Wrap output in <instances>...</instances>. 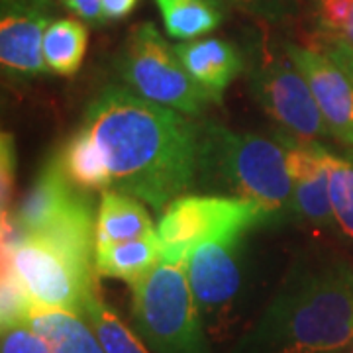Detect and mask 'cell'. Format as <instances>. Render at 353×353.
I'll list each match as a JSON object with an SVG mask.
<instances>
[{
  "label": "cell",
  "instance_id": "obj_8",
  "mask_svg": "<svg viewBox=\"0 0 353 353\" xmlns=\"http://www.w3.org/2000/svg\"><path fill=\"white\" fill-rule=\"evenodd\" d=\"M263 224H269V220L255 202L220 194L179 196L159 218L157 236L161 241V259L185 265L187 253L202 241L245 234Z\"/></svg>",
  "mask_w": 353,
  "mask_h": 353
},
{
  "label": "cell",
  "instance_id": "obj_2",
  "mask_svg": "<svg viewBox=\"0 0 353 353\" xmlns=\"http://www.w3.org/2000/svg\"><path fill=\"white\" fill-rule=\"evenodd\" d=\"M353 343V267L294 271L245 340L243 353H338Z\"/></svg>",
  "mask_w": 353,
  "mask_h": 353
},
{
  "label": "cell",
  "instance_id": "obj_23",
  "mask_svg": "<svg viewBox=\"0 0 353 353\" xmlns=\"http://www.w3.org/2000/svg\"><path fill=\"white\" fill-rule=\"evenodd\" d=\"M326 167L336 224L353 240V152L347 155H336L326 148Z\"/></svg>",
  "mask_w": 353,
  "mask_h": 353
},
{
  "label": "cell",
  "instance_id": "obj_29",
  "mask_svg": "<svg viewBox=\"0 0 353 353\" xmlns=\"http://www.w3.org/2000/svg\"><path fill=\"white\" fill-rule=\"evenodd\" d=\"M136 4H138V0H102L101 6L104 24L128 18L132 14V10L136 8Z\"/></svg>",
  "mask_w": 353,
  "mask_h": 353
},
{
  "label": "cell",
  "instance_id": "obj_17",
  "mask_svg": "<svg viewBox=\"0 0 353 353\" xmlns=\"http://www.w3.org/2000/svg\"><path fill=\"white\" fill-rule=\"evenodd\" d=\"M26 324L48 343L51 353H106L92 326L83 322V316L36 308Z\"/></svg>",
  "mask_w": 353,
  "mask_h": 353
},
{
  "label": "cell",
  "instance_id": "obj_9",
  "mask_svg": "<svg viewBox=\"0 0 353 353\" xmlns=\"http://www.w3.org/2000/svg\"><path fill=\"white\" fill-rule=\"evenodd\" d=\"M250 88L257 104L285 134L304 141L330 136L314 94L290 57L261 59L250 73Z\"/></svg>",
  "mask_w": 353,
  "mask_h": 353
},
{
  "label": "cell",
  "instance_id": "obj_19",
  "mask_svg": "<svg viewBox=\"0 0 353 353\" xmlns=\"http://www.w3.org/2000/svg\"><path fill=\"white\" fill-rule=\"evenodd\" d=\"M59 157L65 173L77 187L85 190L112 189L110 171L102 157L101 148L83 124L59 150Z\"/></svg>",
  "mask_w": 353,
  "mask_h": 353
},
{
  "label": "cell",
  "instance_id": "obj_28",
  "mask_svg": "<svg viewBox=\"0 0 353 353\" xmlns=\"http://www.w3.org/2000/svg\"><path fill=\"white\" fill-rule=\"evenodd\" d=\"M59 4H63L67 10L75 14L77 18H81L83 22L92 26L104 24L102 20V0H57Z\"/></svg>",
  "mask_w": 353,
  "mask_h": 353
},
{
  "label": "cell",
  "instance_id": "obj_12",
  "mask_svg": "<svg viewBox=\"0 0 353 353\" xmlns=\"http://www.w3.org/2000/svg\"><path fill=\"white\" fill-rule=\"evenodd\" d=\"M287 55L306 79L330 136L353 148V81L350 75L328 53L316 48L289 43Z\"/></svg>",
  "mask_w": 353,
  "mask_h": 353
},
{
  "label": "cell",
  "instance_id": "obj_18",
  "mask_svg": "<svg viewBox=\"0 0 353 353\" xmlns=\"http://www.w3.org/2000/svg\"><path fill=\"white\" fill-rule=\"evenodd\" d=\"M167 36L190 41L210 34L224 20V0H153Z\"/></svg>",
  "mask_w": 353,
  "mask_h": 353
},
{
  "label": "cell",
  "instance_id": "obj_11",
  "mask_svg": "<svg viewBox=\"0 0 353 353\" xmlns=\"http://www.w3.org/2000/svg\"><path fill=\"white\" fill-rule=\"evenodd\" d=\"M51 0H2L0 63L16 79H34L48 69L43 36L50 26Z\"/></svg>",
  "mask_w": 353,
  "mask_h": 353
},
{
  "label": "cell",
  "instance_id": "obj_24",
  "mask_svg": "<svg viewBox=\"0 0 353 353\" xmlns=\"http://www.w3.org/2000/svg\"><path fill=\"white\" fill-rule=\"evenodd\" d=\"M36 304L28 294L10 255L2 252V283H0V322L2 330L26 324Z\"/></svg>",
  "mask_w": 353,
  "mask_h": 353
},
{
  "label": "cell",
  "instance_id": "obj_1",
  "mask_svg": "<svg viewBox=\"0 0 353 353\" xmlns=\"http://www.w3.org/2000/svg\"><path fill=\"white\" fill-rule=\"evenodd\" d=\"M181 114L114 85L90 101L83 126L101 148L112 190L163 212L196 185L201 126Z\"/></svg>",
  "mask_w": 353,
  "mask_h": 353
},
{
  "label": "cell",
  "instance_id": "obj_4",
  "mask_svg": "<svg viewBox=\"0 0 353 353\" xmlns=\"http://www.w3.org/2000/svg\"><path fill=\"white\" fill-rule=\"evenodd\" d=\"M132 314L155 353H208L202 314L183 263L161 259L132 285Z\"/></svg>",
  "mask_w": 353,
  "mask_h": 353
},
{
  "label": "cell",
  "instance_id": "obj_20",
  "mask_svg": "<svg viewBox=\"0 0 353 353\" xmlns=\"http://www.w3.org/2000/svg\"><path fill=\"white\" fill-rule=\"evenodd\" d=\"M88 46V30L81 18L51 20L43 36V59L51 73L73 77L81 69Z\"/></svg>",
  "mask_w": 353,
  "mask_h": 353
},
{
  "label": "cell",
  "instance_id": "obj_25",
  "mask_svg": "<svg viewBox=\"0 0 353 353\" xmlns=\"http://www.w3.org/2000/svg\"><path fill=\"white\" fill-rule=\"evenodd\" d=\"M0 353H51L48 343L28 324L2 330Z\"/></svg>",
  "mask_w": 353,
  "mask_h": 353
},
{
  "label": "cell",
  "instance_id": "obj_6",
  "mask_svg": "<svg viewBox=\"0 0 353 353\" xmlns=\"http://www.w3.org/2000/svg\"><path fill=\"white\" fill-rule=\"evenodd\" d=\"M12 224L16 234H38L88 257L97 248L92 199L67 176L59 152L41 167Z\"/></svg>",
  "mask_w": 353,
  "mask_h": 353
},
{
  "label": "cell",
  "instance_id": "obj_27",
  "mask_svg": "<svg viewBox=\"0 0 353 353\" xmlns=\"http://www.w3.org/2000/svg\"><path fill=\"white\" fill-rule=\"evenodd\" d=\"M224 2L263 20H283L289 16V4L285 0H224Z\"/></svg>",
  "mask_w": 353,
  "mask_h": 353
},
{
  "label": "cell",
  "instance_id": "obj_16",
  "mask_svg": "<svg viewBox=\"0 0 353 353\" xmlns=\"http://www.w3.org/2000/svg\"><path fill=\"white\" fill-rule=\"evenodd\" d=\"M155 234L152 218L138 199L112 189L102 190L97 218V243L139 240Z\"/></svg>",
  "mask_w": 353,
  "mask_h": 353
},
{
  "label": "cell",
  "instance_id": "obj_30",
  "mask_svg": "<svg viewBox=\"0 0 353 353\" xmlns=\"http://www.w3.org/2000/svg\"><path fill=\"white\" fill-rule=\"evenodd\" d=\"M318 50V48H316ZM324 53H328L330 57L340 65L341 69L350 75V79L353 81V51L352 50H343V48H326L322 50Z\"/></svg>",
  "mask_w": 353,
  "mask_h": 353
},
{
  "label": "cell",
  "instance_id": "obj_10",
  "mask_svg": "<svg viewBox=\"0 0 353 353\" xmlns=\"http://www.w3.org/2000/svg\"><path fill=\"white\" fill-rule=\"evenodd\" d=\"M245 234L202 241L185 257V271L202 316L224 314L241 289V248Z\"/></svg>",
  "mask_w": 353,
  "mask_h": 353
},
{
  "label": "cell",
  "instance_id": "obj_5",
  "mask_svg": "<svg viewBox=\"0 0 353 353\" xmlns=\"http://www.w3.org/2000/svg\"><path fill=\"white\" fill-rule=\"evenodd\" d=\"M28 294L41 310H65L85 316L99 285L94 259L38 234H18L2 241Z\"/></svg>",
  "mask_w": 353,
  "mask_h": 353
},
{
  "label": "cell",
  "instance_id": "obj_26",
  "mask_svg": "<svg viewBox=\"0 0 353 353\" xmlns=\"http://www.w3.org/2000/svg\"><path fill=\"white\" fill-rule=\"evenodd\" d=\"M14 171H16V145L12 134L2 132L0 138V202L2 216H8V206L12 201Z\"/></svg>",
  "mask_w": 353,
  "mask_h": 353
},
{
  "label": "cell",
  "instance_id": "obj_3",
  "mask_svg": "<svg viewBox=\"0 0 353 353\" xmlns=\"http://www.w3.org/2000/svg\"><path fill=\"white\" fill-rule=\"evenodd\" d=\"M196 183L220 196L255 202L269 224L296 218L287 153L277 138L202 124Z\"/></svg>",
  "mask_w": 353,
  "mask_h": 353
},
{
  "label": "cell",
  "instance_id": "obj_22",
  "mask_svg": "<svg viewBox=\"0 0 353 353\" xmlns=\"http://www.w3.org/2000/svg\"><path fill=\"white\" fill-rule=\"evenodd\" d=\"M312 20L320 50L353 51V0H314Z\"/></svg>",
  "mask_w": 353,
  "mask_h": 353
},
{
  "label": "cell",
  "instance_id": "obj_13",
  "mask_svg": "<svg viewBox=\"0 0 353 353\" xmlns=\"http://www.w3.org/2000/svg\"><path fill=\"white\" fill-rule=\"evenodd\" d=\"M275 138L283 143L287 153L296 218H303L316 228L334 226L336 218L330 199L326 148L318 141L292 138L285 132H277Z\"/></svg>",
  "mask_w": 353,
  "mask_h": 353
},
{
  "label": "cell",
  "instance_id": "obj_31",
  "mask_svg": "<svg viewBox=\"0 0 353 353\" xmlns=\"http://www.w3.org/2000/svg\"><path fill=\"white\" fill-rule=\"evenodd\" d=\"M350 353H353V343H352V345H350Z\"/></svg>",
  "mask_w": 353,
  "mask_h": 353
},
{
  "label": "cell",
  "instance_id": "obj_14",
  "mask_svg": "<svg viewBox=\"0 0 353 353\" xmlns=\"http://www.w3.org/2000/svg\"><path fill=\"white\" fill-rule=\"evenodd\" d=\"M173 48L189 75L210 94L216 104L222 102L224 90L243 71L241 53L228 39H190Z\"/></svg>",
  "mask_w": 353,
  "mask_h": 353
},
{
  "label": "cell",
  "instance_id": "obj_15",
  "mask_svg": "<svg viewBox=\"0 0 353 353\" xmlns=\"http://www.w3.org/2000/svg\"><path fill=\"white\" fill-rule=\"evenodd\" d=\"M161 261L159 236L139 240L97 243L94 248V269L102 277L122 279L130 285L138 283Z\"/></svg>",
  "mask_w": 353,
  "mask_h": 353
},
{
  "label": "cell",
  "instance_id": "obj_7",
  "mask_svg": "<svg viewBox=\"0 0 353 353\" xmlns=\"http://www.w3.org/2000/svg\"><path fill=\"white\" fill-rule=\"evenodd\" d=\"M118 73L128 87L148 101L189 116H199L210 94L189 75L175 48L152 22L130 30L118 53Z\"/></svg>",
  "mask_w": 353,
  "mask_h": 353
},
{
  "label": "cell",
  "instance_id": "obj_21",
  "mask_svg": "<svg viewBox=\"0 0 353 353\" xmlns=\"http://www.w3.org/2000/svg\"><path fill=\"white\" fill-rule=\"evenodd\" d=\"M85 316L106 353H150L145 343L99 296V289L90 296Z\"/></svg>",
  "mask_w": 353,
  "mask_h": 353
}]
</instances>
